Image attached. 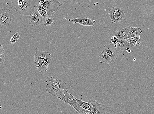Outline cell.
I'll return each mask as SVG.
<instances>
[{
  "instance_id": "obj_1",
  "label": "cell",
  "mask_w": 154,
  "mask_h": 114,
  "mask_svg": "<svg viewBox=\"0 0 154 114\" xmlns=\"http://www.w3.org/2000/svg\"><path fill=\"white\" fill-rule=\"evenodd\" d=\"M46 91L50 94L61 100L64 97V91L67 89L62 80L54 79L48 76L46 79Z\"/></svg>"
},
{
  "instance_id": "obj_2",
  "label": "cell",
  "mask_w": 154,
  "mask_h": 114,
  "mask_svg": "<svg viewBox=\"0 0 154 114\" xmlns=\"http://www.w3.org/2000/svg\"><path fill=\"white\" fill-rule=\"evenodd\" d=\"M12 5L18 13L29 16L35 9V4L31 0H11Z\"/></svg>"
},
{
  "instance_id": "obj_3",
  "label": "cell",
  "mask_w": 154,
  "mask_h": 114,
  "mask_svg": "<svg viewBox=\"0 0 154 114\" xmlns=\"http://www.w3.org/2000/svg\"><path fill=\"white\" fill-rule=\"evenodd\" d=\"M51 56L49 54L44 58H34V63L39 72L42 74H45L48 70V66L51 63Z\"/></svg>"
},
{
  "instance_id": "obj_4",
  "label": "cell",
  "mask_w": 154,
  "mask_h": 114,
  "mask_svg": "<svg viewBox=\"0 0 154 114\" xmlns=\"http://www.w3.org/2000/svg\"><path fill=\"white\" fill-rule=\"evenodd\" d=\"M109 15L112 23H119L125 17L124 10L116 7H113L109 11Z\"/></svg>"
},
{
  "instance_id": "obj_5",
  "label": "cell",
  "mask_w": 154,
  "mask_h": 114,
  "mask_svg": "<svg viewBox=\"0 0 154 114\" xmlns=\"http://www.w3.org/2000/svg\"><path fill=\"white\" fill-rule=\"evenodd\" d=\"M45 5L43 6L47 11L48 15L51 16L53 12L59 10L62 5L58 0H45Z\"/></svg>"
},
{
  "instance_id": "obj_6",
  "label": "cell",
  "mask_w": 154,
  "mask_h": 114,
  "mask_svg": "<svg viewBox=\"0 0 154 114\" xmlns=\"http://www.w3.org/2000/svg\"><path fill=\"white\" fill-rule=\"evenodd\" d=\"M64 97L61 100L72 107L76 110V112L79 111L80 106L78 104L76 98L70 93L67 89L64 90Z\"/></svg>"
},
{
  "instance_id": "obj_7",
  "label": "cell",
  "mask_w": 154,
  "mask_h": 114,
  "mask_svg": "<svg viewBox=\"0 0 154 114\" xmlns=\"http://www.w3.org/2000/svg\"><path fill=\"white\" fill-rule=\"evenodd\" d=\"M13 17L11 10L5 7L0 14V23L5 26H9Z\"/></svg>"
},
{
  "instance_id": "obj_8",
  "label": "cell",
  "mask_w": 154,
  "mask_h": 114,
  "mask_svg": "<svg viewBox=\"0 0 154 114\" xmlns=\"http://www.w3.org/2000/svg\"><path fill=\"white\" fill-rule=\"evenodd\" d=\"M44 18L39 14L37 10L36 9L29 16V23L33 26L40 25L43 22Z\"/></svg>"
},
{
  "instance_id": "obj_9",
  "label": "cell",
  "mask_w": 154,
  "mask_h": 114,
  "mask_svg": "<svg viewBox=\"0 0 154 114\" xmlns=\"http://www.w3.org/2000/svg\"><path fill=\"white\" fill-rule=\"evenodd\" d=\"M69 21L74 24L78 23L81 25L85 26L94 27V23H95V21L94 19H91L87 17H79L75 19H69Z\"/></svg>"
},
{
  "instance_id": "obj_10",
  "label": "cell",
  "mask_w": 154,
  "mask_h": 114,
  "mask_svg": "<svg viewBox=\"0 0 154 114\" xmlns=\"http://www.w3.org/2000/svg\"><path fill=\"white\" fill-rule=\"evenodd\" d=\"M89 102L92 105V112L93 114H106V110L97 101L91 100Z\"/></svg>"
},
{
  "instance_id": "obj_11",
  "label": "cell",
  "mask_w": 154,
  "mask_h": 114,
  "mask_svg": "<svg viewBox=\"0 0 154 114\" xmlns=\"http://www.w3.org/2000/svg\"><path fill=\"white\" fill-rule=\"evenodd\" d=\"M103 48L112 60H115L117 57L118 53L117 48L115 46L109 45H105Z\"/></svg>"
},
{
  "instance_id": "obj_12",
  "label": "cell",
  "mask_w": 154,
  "mask_h": 114,
  "mask_svg": "<svg viewBox=\"0 0 154 114\" xmlns=\"http://www.w3.org/2000/svg\"><path fill=\"white\" fill-rule=\"evenodd\" d=\"M98 58L99 62L101 63L109 64L115 62V60L111 59L105 50L98 55Z\"/></svg>"
},
{
  "instance_id": "obj_13",
  "label": "cell",
  "mask_w": 154,
  "mask_h": 114,
  "mask_svg": "<svg viewBox=\"0 0 154 114\" xmlns=\"http://www.w3.org/2000/svg\"><path fill=\"white\" fill-rule=\"evenodd\" d=\"M131 29V27H127L118 30L116 31L114 35L119 39H126L128 37Z\"/></svg>"
},
{
  "instance_id": "obj_14",
  "label": "cell",
  "mask_w": 154,
  "mask_h": 114,
  "mask_svg": "<svg viewBox=\"0 0 154 114\" xmlns=\"http://www.w3.org/2000/svg\"><path fill=\"white\" fill-rule=\"evenodd\" d=\"M134 47L133 45L130 44L126 39H119L116 48L120 50L125 51H126V49L127 48H130L131 49Z\"/></svg>"
},
{
  "instance_id": "obj_15",
  "label": "cell",
  "mask_w": 154,
  "mask_h": 114,
  "mask_svg": "<svg viewBox=\"0 0 154 114\" xmlns=\"http://www.w3.org/2000/svg\"><path fill=\"white\" fill-rule=\"evenodd\" d=\"M142 33V31L140 28L132 27L128 36L126 39L135 37L140 36V35Z\"/></svg>"
},
{
  "instance_id": "obj_16",
  "label": "cell",
  "mask_w": 154,
  "mask_h": 114,
  "mask_svg": "<svg viewBox=\"0 0 154 114\" xmlns=\"http://www.w3.org/2000/svg\"><path fill=\"white\" fill-rule=\"evenodd\" d=\"M76 100L80 106L92 112V105L91 103L89 102H84L80 99L77 98H76Z\"/></svg>"
},
{
  "instance_id": "obj_17",
  "label": "cell",
  "mask_w": 154,
  "mask_h": 114,
  "mask_svg": "<svg viewBox=\"0 0 154 114\" xmlns=\"http://www.w3.org/2000/svg\"><path fill=\"white\" fill-rule=\"evenodd\" d=\"M36 9L39 14L44 19H45L46 18L51 16L48 15L47 11H46L44 7L40 5H38L36 6Z\"/></svg>"
},
{
  "instance_id": "obj_18",
  "label": "cell",
  "mask_w": 154,
  "mask_h": 114,
  "mask_svg": "<svg viewBox=\"0 0 154 114\" xmlns=\"http://www.w3.org/2000/svg\"><path fill=\"white\" fill-rule=\"evenodd\" d=\"M125 39L129 42L130 44L133 45L134 47L141 43L140 36L131 37Z\"/></svg>"
},
{
  "instance_id": "obj_19",
  "label": "cell",
  "mask_w": 154,
  "mask_h": 114,
  "mask_svg": "<svg viewBox=\"0 0 154 114\" xmlns=\"http://www.w3.org/2000/svg\"><path fill=\"white\" fill-rule=\"evenodd\" d=\"M54 18L53 16H50L46 18L43 22V25L44 26H51L54 21Z\"/></svg>"
},
{
  "instance_id": "obj_20",
  "label": "cell",
  "mask_w": 154,
  "mask_h": 114,
  "mask_svg": "<svg viewBox=\"0 0 154 114\" xmlns=\"http://www.w3.org/2000/svg\"><path fill=\"white\" fill-rule=\"evenodd\" d=\"M49 53L47 52L38 51L35 53L34 58H44Z\"/></svg>"
},
{
  "instance_id": "obj_21",
  "label": "cell",
  "mask_w": 154,
  "mask_h": 114,
  "mask_svg": "<svg viewBox=\"0 0 154 114\" xmlns=\"http://www.w3.org/2000/svg\"><path fill=\"white\" fill-rule=\"evenodd\" d=\"M119 39L116 36H114L111 38L109 41V44L112 45L116 47L117 45L119 42Z\"/></svg>"
},
{
  "instance_id": "obj_22",
  "label": "cell",
  "mask_w": 154,
  "mask_h": 114,
  "mask_svg": "<svg viewBox=\"0 0 154 114\" xmlns=\"http://www.w3.org/2000/svg\"><path fill=\"white\" fill-rule=\"evenodd\" d=\"M77 114H92V112L87 109H86L80 106L79 111L76 112Z\"/></svg>"
},
{
  "instance_id": "obj_23",
  "label": "cell",
  "mask_w": 154,
  "mask_h": 114,
  "mask_svg": "<svg viewBox=\"0 0 154 114\" xmlns=\"http://www.w3.org/2000/svg\"><path fill=\"white\" fill-rule=\"evenodd\" d=\"M20 36V34L18 33H16L10 39V42L12 44H14L17 41Z\"/></svg>"
},
{
  "instance_id": "obj_24",
  "label": "cell",
  "mask_w": 154,
  "mask_h": 114,
  "mask_svg": "<svg viewBox=\"0 0 154 114\" xmlns=\"http://www.w3.org/2000/svg\"><path fill=\"white\" fill-rule=\"evenodd\" d=\"M0 64L2 65L4 63L5 60V56L3 55H0Z\"/></svg>"
},
{
  "instance_id": "obj_25",
  "label": "cell",
  "mask_w": 154,
  "mask_h": 114,
  "mask_svg": "<svg viewBox=\"0 0 154 114\" xmlns=\"http://www.w3.org/2000/svg\"><path fill=\"white\" fill-rule=\"evenodd\" d=\"M3 46L1 45V47H0V55L4 54L5 50L3 48Z\"/></svg>"
},
{
  "instance_id": "obj_26",
  "label": "cell",
  "mask_w": 154,
  "mask_h": 114,
  "mask_svg": "<svg viewBox=\"0 0 154 114\" xmlns=\"http://www.w3.org/2000/svg\"><path fill=\"white\" fill-rule=\"evenodd\" d=\"M45 0H40L39 1V4L42 6H43L45 4Z\"/></svg>"
},
{
  "instance_id": "obj_27",
  "label": "cell",
  "mask_w": 154,
  "mask_h": 114,
  "mask_svg": "<svg viewBox=\"0 0 154 114\" xmlns=\"http://www.w3.org/2000/svg\"><path fill=\"white\" fill-rule=\"evenodd\" d=\"M126 51H127L128 53H130L131 52V48H127L126 49Z\"/></svg>"
},
{
  "instance_id": "obj_28",
  "label": "cell",
  "mask_w": 154,
  "mask_h": 114,
  "mask_svg": "<svg viewBox=\"0 0 154 114\" xmlns=\"http://www.w3.org/2000/svg\"><path fill=\"white\" fill-rule=\"evenodd\" d=\"M134 60H135V59H134Z\"/></svg>"
}]
</instances>
